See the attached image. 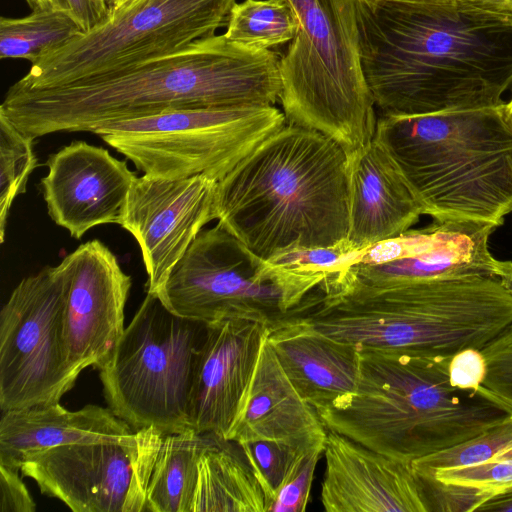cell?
Listing matches in <instances>:
<instances>
[{"instance_id":"obj_20","label":"cell","mask_w":512,"mask_h":512,"mask_svg":"<svg viewBox=\"0 0 512 512\" xmlns=\"http://www.w3.org/2000/svg\"><path fill=\"white\" fill-rule=\"evenodd\" d=\"M412 466L430 512L477 511L488 500L512 492V415Z\"/></svg>"},{"instance_id":"obj_42","label":"cell","mask_w":512,"mask_h":512,"mask_svg":"<svg viewBox=\"0 0 512 512\" xmlns=\"http://www.w3.org/2000/svg\"><path fill=\"white\" fill-rule=\"evenodd\" d=\"M505 105H506V109H507L508 115H509L511 123H512V98L508 103H505Z\"/></svg>"},{"instance_id":"obj_5","label":"cell","mask_w":512,"mask_h":512,"mask_svg":"<svg viewBox=\"0 0 512 512\" xmlns=\"http://www.w3.org/2000/svg\"><path fill=\"white\" fill-rule=\"evenodd\" d=\"M301 315L322 333L360 346L453 356L481 350L512 323V295L487 276L379 289L330 281Z\"/></svg>"},{"instance_id":"obj_28","label":"cell","mask_w":512,"mask_h":512,"mask_svg":"<svg viewBox=\"0 0 512 512\" xmlns=\"http://www.w3.org/2000/svg\"><path fill=\"white\" fill-rule=\"evenodd\" d=\"M226 27L233 42L270 49L294 40L300 22L290 0H244L234 4Z\"/></svg>"},{"instance_id":"obj_4","label":"cell","mask_w":512,"mask_h":512,"mask_svg":"<svg viewBox=\"0 0 512 512\" xmlns=\"http://www.w3.org/2000/svg\"><path fill=\"white\" fill-rule=\"evenodd\" d=\"M451 357L360 346L356 391L343 404L317 413L327 429L410 463L512 415V407L483 386L452 385Z\"/></svg>"},{"instance_id":"obj_29","label":"cell","mask_w":512,"mask_h":512,"mask_svg":"<svg viewBox=\"0 0 512 512\" xmlns=\"http://www.w3.org/2000/svg\"><path fill=\"white\" fill-rule=\"evenodd\" d=\"M34 139L0 113V242L5 240L11 206L26 192L29 176L38 166Z\"/></svg>"},{"instance_id":"obj_22","label":"cell","mask_w":512,"mask_h":512,"mask_svg":"<svg viewBox=\"0 0 512 512\" xmlns=\"http://www.w3.org/2000/svg\"><path fill=\"white\" fill-rule=\"evenodd\" d=\"M326 436L327 428L316 409L297 392L266 335L226 439L237 443L270 440L312 451L324 450Z\"/></svg>"},{"instance_id":"obj_34","label":"cell","mask_w":512,"mask_h":512,"mask_svg":"<svg viewBox=\"0 0 512 512\" xmlns=\"http://www.w3.org/2000/svg\"><path fill=\"white\" fill-rule=\"evenodd\" d=\"M19 471L0 464V512L36 510V504L19 477Z\"/></svg>"},{"instance_id":"obj_25","label":"cell","mask_w":512,"mask_h":512,"mask_svg":"<svg viewBox=\"0 0 512 512\" xmlns=\"http://www.w3.org/2000/svg\"><path fill=\"white\" fill-rule=\"evenodd\" d=\"M205 434L190 512H267L266 493L241 446Z\"/></svg>"},{"instance_id":"obj_39","label":"cell","mask_w":512,"mask_h":512,"mask_svg":"<svg viewBox=\"0 0 512 512\" xmlns=\"http://www.w3.org/2000/svg\"><path fill=\"white\" fill-rule=\"evenodd\" d=\"M32 11L53 9V0H25Z\"/></svg>"},{"instance_id":"obj_41","label":"cell","mask_w":512,"mask_h":512,"mask_svg":"<svg viewBox=\"0 0 512 512\" xmlns=\"http://www.w3.org/2000/svg\"><path fill=\"white\" fill-rule=\"evenodd\" d=\"M387 1H398V2H411V3H441L450 0H387Z\"/></svg>"},{"instance_id":"obj_21","label":"cell","mask_w":512,"mask_h":512,"mask_svg":"<svg viewBox=\"0 0 512 512\" xmlns=\"http://www.w3.org/2000/svg\"><path fill=\"white\" fill-rule=\"evenodd\" d=\"M267 339L297 392L316 411L335 408L356 391L360 345L322 333L300 314L275 321Z\"/></svg>"},{"instance_id":"obj_6","label":"cell","mask_w":512,"mask_h":512,"mask_svg":"<svg viewBox=\"0 0 512 512\" xmlns=\"http://www.w3.org/2000/svg\"><path fill=\"white\" fill-rule=\"evenodd\" d=\"M388 153L424 214L500 226L512 212V123L495 107L377 119Z\"/></svg>"},{"instance_id":"obj_30","label":"cell","mask_w":512,"mask_h":512,"mask_svg":"<svg viewBox=\"0 0 512 512\" xmlns=\"http://www.w3.org/2000/svg\"><path fill=\"white\" fill-rule=\"evenodd\" d=\"M238 444L266 493L268 510L279 489L298 471L306 456L314 451L270 440Z\"/></svg>"},{"instance_id":"obj_3","label":"cell","mask_w":512,"mask_h":512,"mask_svg":"<svg viewBox=\"0 0 512 512\" xmlns=\"http://www.w3.org/2000/svg\"><path fill=\"white\" fill-rule=\"evenodd\" d=\"M349 152L286 124L217 183L215 220L262 260L347 241Z\"/></svg>"},{"instance_id":"obj_36","label":"cell","mask_w":512,"mask_h":512,"mask_svg":"<svg viewBox=\"0 0 512 512\" xmlns=\"http://www.w3.org/2000/svg\"><path fill=\"white\" fill-rule=\"evenodd\" d=\"M479 10L512 17V0H457Z\"/></svg>"},{"instance_id":"obj_35","label":"cell","mask_w":512,"mask_h":512,"mask_svg":"<svg viewBox=\"0 0 512 512\" xmlns=\"http://www.w3.org/2000/svg\"><path fill=\"white\" fill-rule=\"evenodd\" d=\"M56 9L69 12L83 33L102 26L110 19V0H53Z\"/></svg>"},{"instance_id":"obj_23","label":"cell","mask_w":512,"mask_h":512,"mask_svg":"<svg viewBox=\"0 0 512 512\" xmlns=\"http://www.w3.org/2000/svg\"><path fill=\"white\" fill-rule=\"evenodd\" d=\"M349 231L354 250L397 237L423 209L385 149L373 139L349 153Z\"/></svg>"},{"instance_id":"obj_37","label":"cell","mask_w":512,"mask_h":512,"mask_svg":"<svg viewBox=\"0 0 512 512\" xmlns=\"http://www.w3.org/2000/svg\"><path fill=\"white\" fill-rule=\"evenodd\" d=\"M477 511L512 512V492L488 500Z\"/></svg>"},{"instance_id":"obj_33","label":"cell","mask_w":512,"mask_h":512,"mask_svg":"<svg viewBox=\"0 0 512 512\" xmlns=\"http://www.w3.org/2000/svg\"><path fill=\"white\" fill-rule=\"evenodd\" d=\"M486 374L485 358L480 349L467 348L453 355L449 362L452 385L464 389H480Z\"/></svg>"},{"instance_id":"obj_2","label":"cell","mask_w":512,"mask_h":512,"mask_svg":"<svg viewBox=\"0 0 512 512\" xmlns=\"http://www.w3.org/2000/svg\"><path fill=\"white\" fill-rule=\"evenodd\" d=\"M280 59L214 34L106 75L67 84L7 90L0 113L32 139L91 132L106 124L172 109L274 106Z\"/></svg>"},{"instance_id":"obj_32","label":"cell","mask_w":512,"mask_h":512,"mask_svg":"<svg viewBox=\"0 0 512 512\" xmlns=\"http://www.w3.org/2000/svg\"><path fill=\"white\" fill-rule=\"evenodd\" d=\"M322 449L310 452L298 471L276 493L268 511L271 512H303L306 510L314 472Z\"/></svg>"},{"instance_id":"obj_10","label":"cell","mask_w":512,"mask_h":512,"mask_svg":"<svg viewBox=\"0 0 512 512\" xmlns=\"http://www.w3.org/2000/svg\"><path fill=\"white\" fill-rule=\"evenodd\" d=\"M236 0H130L108 22L41 55L15 84L44 87L110 74L178 51L227 25Z\"/></svg>"},{"instance_id":"obj_13","label":"cell","mask_w":512,"mask_h":512,"mask_svg":"<svg viewBox=\"0 0 512 512\" xmlns=\"http://www.w3.org/2000/svg\"><path fill=\"white\" fill-rule=\"evenodd\" d=\"M161 434L147 427L137 430L133 441L45 449L25 459L20 472L74 512H144L146 484Z\"/></svg>"},{"instance_id":"obj_19","label":"cell","mask_w":512,"mask_h":512,"mask_svg":"<svg viewBox=\"0 0 512 512\" xmlns=\"http://www.w3.org/2000/svg\"><path fill=\"white\" fill-rule=\"evenodd\" d=\"M321 503L327 512H430L412 463L327 429Z\"/></svg>"},{"instance_id":"obj_15","label":"cell","mask_w":512,"mask_h":512,"mask_svg":"<svg viewBox=\"0 0 512 512\" xmlns=\"http://www.w3.org/2000/svg\"><path fill=\"white\" fill-rule=\"evenodd\" d=\"M218 181L205 175L183 179L137 177L129 191L122 228L137 241L157 295L203 227L215 220Z\"/></svg>"},{"instance_id":"obj_18","label":"cell","mask_w":512,"mask_h":512,"mask_svg":"<svg viewBox=\"0 0 512 512\" xmlns=\"http://www.w3.org/2000/svg\"><path fill=\"white\" fill-rule=\"evenodd\" d=\"M273 323L239 315L207 324L195 364L189 428L227 438Z\"/></svg>"},{"instance_id":"obj_14","label":"cell","mask_w":512,"mask_h":512,"mask_svg":"<svg viewBox=\"0 0 512 512\" xmlns=\"http://www.w3.org/2000/svg\"><path fill=\"white\" fill-rule=\"evenodd\" d=\"M498 226L481 221L434 220L421 229L358 250L328 280L365 288L467 276L496 277L489 250Z\"/></svg>"},{"instance_id":"obj_7","label":"cell","mask_w":512,"mask_h":512,"mask_svg":"<svg viewBox=\"0 0 512 512\" xmlns=\"http://www.w3.org/2000/svg\"><path fill=\"white\" fill-rule=\"evenodd\" d=\"M299 31L280 59L286 122L318 131L349 153L375 136L377 114L361 55L363 0H290Z\"/></svg>"},{"instance_id":"obj_38","label":"cell","mask_w":512,"mask_h":512,"mask_svg":"<svg viewBox=\"0 0 512 512\" xmlns=\"http://www.w3.org/2000/svg\"><path fill=\"white\" fill-rule=\"evenodd\" d=\"M496 277L512 295V261H496Z\"/></svg>"},{"instance_id":"obj_16","label":"cell","mask_w":512,"mask_h":512,"mask_svg":"<svg viewBox=\"0 0 512 512\" xmlns=\"http://www.w3.org/2000/svg\"><path fill=\"white\" fill-rule=\"evenodd\" d=\"M66 279L64 340L72 367L103 368L112 357L124 327L131 277L100 240L78 246L59 263Z\"/></svg>"},{"instance_id":"obj_24","label":"cell","mask_w":512,"mask_h":512,"mask_svg":"<svg viewBox=\"0 0 512 512\" xmlns=\"http://www.w3.org/2000/svg\"><path fill=\"white\" fill-rule=\"evenodd\" d=\"M137 436L110 408L89 404L70 411L59 403L2 412L0 464L20 470L25 459L45 449L98 441L128 442Z\"/></svg>"},{"instance_id":"obj_40","label":"cell","mask_w":512,"mask_h":512,"mask_svg":"<svg viewBox=\"0 0 512 512\" xmlns=\"http://www.w3.org/2000/svg\"><path fill=\"white\" fill-rule=\"evenodd\" d=\"M130 0H110V14L121 11Z\"/></svg>"},{"instance_id":"obj_31","label":"cell","mask_w":512,"mask_h":512,"mask_svg":"<svg viewBox=\"0 0 512 512\" xmlns=\"http://www.w3.org/2000/svg\"><path fill=\"white\" fill-rule=\"evenodd\" d=\"M481 352L486 363L482 386L512 407V323Z\"/></svg>"},{"instance_id":"obj_1","label":"cell","mask_w":512,"mask_h":512,"mask_svg":"<svg viewBox=\"0 0 512 512\" xmlns=\"http://www.w3.org/2000/svg\"><path fill=\"white\" fill-rule=\"evenodd\" d=\"M364 77L382 117L504 104L512 84V17L457 0H363Z\"/></svg>"},{"instance_id":"obj_11","label":"cell","mask_w":512,"mask_h":512,"mask_svg":"<svg viewBox=\"0 0 512 512\" xmlns=\"http://www.w3.org/2000/svg\"><path fill=\"white\" fill-rule=\"evenodd\" d=\"M309 292L303 274L262 260L217 223L198 234L156 296L173 313L209 324L239 315L275 322Z\"/></svg>"},{"instance_id":"obj_27","label":"cell","mask_w":512,"mask_h":512,"mask_svg":"<svg viewBox=\"0 0 512 512\" xmlns=\"http://www.w3.org/2000/svg\"><path fill=\"white\" fill-rule=\"evenodd\" d=\"M83 33L72 15L62 9L32 11L19 18H0V58L33 63L41 55Z\"/></svg>"},{"instance_id":"obj_17","label":"cell","mask_w":512,"mask_h":512,"mask_svg":"<svg viewBox=\"0 0 512 512\" xmlns=\"http://www.w3.org/2000/svg\"><path fill=\"white\" fill-rule=\"evenodd\" d=\"M40 189L50 218L80 239L102 224L121 225L137 176L102 147L74 141L49 156Z\"/></svg>"},{"instance_id":"obj_9","label":"cell","mask_w":512,"mask_h":512,"mask_svg":"<svg viewBox=\"0 0 512 512\" xmlns=\"http://www.w3.org/2000/svg\"><path fill=\"white\" fill-rule=\"evenodd\" d=\"M286 124L275 106L185 108L118 120L94 134L145 175L219 181Z\"/></svg>"},{"instance_id":"obj_8","label":"cell","mask_w":512,"mask_h":512,"mask_svg":"<svg viewBox=\"0 0 512 512\" xmlns=\"http://www.w3.org/2000/svg\"><path fill=\"white\" fill-rule=\"evenodd\" d=\"M207 324L181 317L147 293L99 371L109 408L135 431L189 428V400Z\"/></svg>"},{"instance_id":"obj_12","label":"cell","mask_w":512,"mask_h":512,"mask_svg":"<svg viewBox=\"0 0 512 512\" xmlns=\"http://www.w3.org/2000/svg\"><path fill=\"white\" fill-rule=\"evenodd\" d=\"M66 279L57 266L23 278L0 312L2 412L59 403L80 375L64 340Z\"/></svg>"},{"instance_id":"obj_26","label":"cell","mask_w":512,"mask_h":512,"mask_svg":"<svg viewBox=\"0 0 512 512\" xmlns=\"http://www.w3.org/2000/svg\"><path fill=\"white\" fill-rule=\"evenodd\" d=\"M205 440L206 434L191 428L161 434L146 484L144 512H190Z\"/></svg>"}]
</instances>
